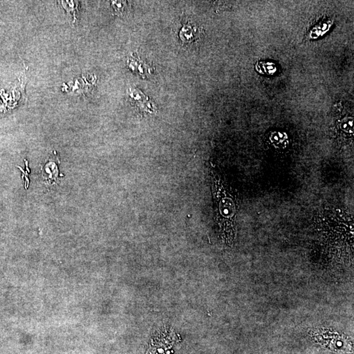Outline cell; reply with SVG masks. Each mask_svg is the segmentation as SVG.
<instances>
[{
	"label": "cell",
	"instance_id": "cell-1",
	"mask_svg": "<svg viewBox=\"0 0 354 354\" xmlns=\"http://www.w3.org/2000/svg\"><path fill=\"white\" fill-rule=\"evenodd\" d=\"M177 336L174 334L173 331H164L161 333L152 343V347L150 349V354H153L156 351L162 354L164 351H168L174 345L175 342L177 341Z\"/></svg>",
	"mask_w": 354,
	"mask_h": 354
},
{
	"label": "cell",
	"instance_id": "cell-2",
	"mask_svg": "<svg viewBox=\"0 0 354 354\" xmlns=\"http://www.w3.org/2000/svg\"><path fill=\"white\" fill-rule=\"evenodd\" d=\"M201 30L199 26L192 22H187L183 24L179 32V38L184 45L194 44L200 37Z\"/></svg>",
	"mask_w": 354,
	"mask_h": 354
},
{
	"label": "cell",
	"instance_id": "cell-3",
	"mask_svg": "<svg viewBox=\"0 0 354 354\" xmlns=\"http://www.w3.org/2000/svg\"><path fill=\"white\" fill-rule=\"evenodd\" d=\"M43 177L46 176L48 175V177L45 178L44 180L48 181V182L51 184L53 181H56L58 177L59 172L58 167L54 162H50L44 166V169L42 170Z\"/></svg>",
	"mask_w": 354,
	"mask_h": 354
},
{
	"label": "cell",
	"instance_id": "cell-4",
	"mask_svg": "<svg viewBox=\"0 0 354 354\" xmlns=\"http://www.w3.org/2000/svg\"><path fill=\"white\" fill-rule=\"evenodd\" d=\"M256 70L261 74L273 75L277 71L276 64L270 62H260L256 64Z\"/></svg>",
	"mask_w": 354,
	"mask_h": 354
},
{
	"label": "cell",
	"instance_id": "cell-5",
	"mask_svg": "<svg viewBox=\"0 0 354 354\" xmlns=\"http://www.w3.org/2000/svg\"><path fill=\"white\" fill-rule=\"evenodd\" d=\"M61 5L67 13L71 14L74 17V21L76 19V11L78 8V1H61Z\"/></svg>",
	"mask_w": 354,
	"mask_h": 354
},
{
	"label": "cell",
	"instance_id": "cell-6",
	"mask_svg": "<svg viewBox=\"0 0 354 354\" xmlns=\"http://www.w3.org/2000/svg\"><path fill=\"white\" fill-rule=\"evenodd\" d=\"M112 5H113L116 13L121 14L125 10L127 3L125 1H112Z\"/></svg>",
	"mask_w": 354,
	"mask_h": 354
}]
</instances>
